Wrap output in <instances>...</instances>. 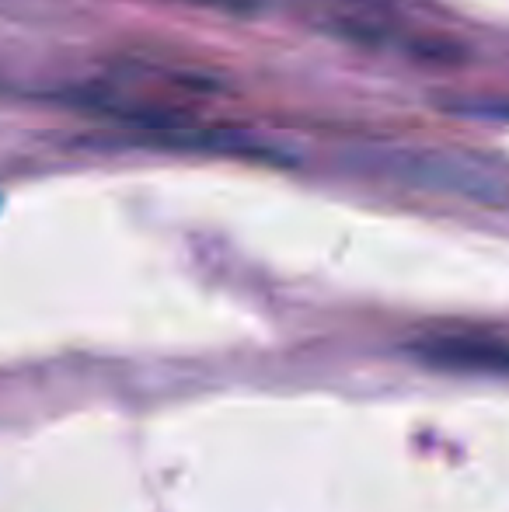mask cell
I'll list each match as a JSON object with an SVG mask.
<instances>
[{"label":"cell","instance_id":"obj_1","mask_svg":"<svg viewBox=\"0 0 509 512\" xmlns=\"http://www.w3.org/2000/svg\"><path fill=\"white\" fill-rule=\"evenodd\" d=\"M381 168L384 175L415 185V189L447 192V196H461L471 203H509L506 168L475 154H461V150H387Z\"/></svg>","mask_w":509,"mask_h":512},{"label":"cell","instance_id":"obj_3","mask_svg":"<svg viewBox=\"0 0 509 512\" xmlns=\"http://www.w3.org/2000/svg\"><path fill=\"white\" fill-rule=\"evenodd\" d=\"M210 4H220V7H241V11H245V7H252V0H210Z\"/></svg>","mask_w":509,"mask_h":512},{"label":"cell","instance_id":"obj_2","mask_svg":"<svg viewBox=\"0 0 509 512\" xmlns=\"http://www.w3.org/2000/svg\"><path fill=\"white\" fill-rule=\"evenodd\" d=\"M405 352L443 373L509 377V342L492 335H426L408 342Z\"/></svg>","mask_w":509,"mask_h":512}]
</instances>
